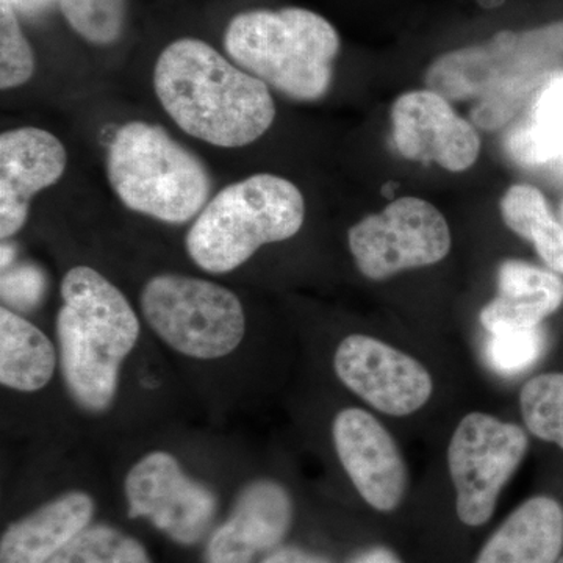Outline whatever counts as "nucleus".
Listing matches in <instances>:
<instances>
[{
  "label": "nucleus",
  "mask_w": 563,
  "mask_h": 563,
  "mask_svg": "<svg viewBox=\"0 0 563 563\" xmlns=\"http://www.w3.org/2000/svg\"><path fill=\"white\" fill-rule=\"evenodd\" d=\"M154 91L181 131L222 150L250 146L276 120L268 85L198 38L176 40L162 51Z\"/></svg>",
  "instance_id": "f257e3e1"
},
{
  "label": "nucleus",
  "mask_w": 563,
  "mask_h": 563,
  "mask_svg": "<svg viewBox=\"0 0 563 563\" xmlns=\"http://www.w3.org/2000/svg\"><path fill=\"white\" fill-rule=\"evenodd\" d=\"M561 74L563 22L525 33L501 32L481 46L448 52L432 63L426 84L451 101L476 99L472 121L495 131Z\"/></svg>",
  "instance_id": "f03ea898"
},
{
  "label": "nucleus",
  "mask_w": 563,
  "mask_h": 563,
  "mask_svg": "<svg viewBox=\"0 0 563 563\" xmlns=\"http://www.w3.org/2000/svg\"><path fill=\"white\" fill-rule=\"evenodd\" d=\"M224 49L235 65L282 95L318 101L331 88L340 36L314 11L250 10L229 22Z\"/></svg>",
  "instance_id": "7ed1b4c3"
},
{
  "label": "nucleus",
  "mask_w": 563,
  "mask_h": 563,
  "mask_svg": "<svg viewBox=\"0 0 563 563\" xmlns=\"http://www.w3.org/2000/svg\"><path fill=\"white\" fill-rule=\"evenodd\" d=\"M306 220V201L292 181L252 174L222 188L185 235V251L202 272L228 274L266 244L292 239Z\"/></svg>",
  "instance_id": "20e7f679"
},
{
  "label": "nucleus",
  "mask_w": 563,
  "mask_h": 563,
  "mask_svg": "<svg viewBox=\"0 0 563 563\" xmlns=\"http://www.w3.org/2000/svg\"><path fill=\"white\" fill-rule=\"evenodd\" d=\"M106 169L122 206L165 224L196 220L211 199L213 184L202 158L151 122H125L114 133Z\"/></svg>",
  "instance_id": "39448f33"
},
{
  "label": "nucleus",
  "mask_w": 563,
  "mask_h": 563,
  "mask_svg": "<svg viewBox=\"0 0 563 563\" xmlns=\"http://www.w3.org/2000/svg\"><path fill=\"white\" fill-rule=\"evenodd\" d=\"M140 309L166 346L195 361H218L239 350L246 335L242 299L202 277L165 273L140 292Z\"/></svg>",
  "instance_id": "423d86ee"
},
{
  "label": "nucleus",
  "mask_w": 563,
  "mask_h": 563,
  "mask_svg": "<svg viewBox=\"0 0 563 563\" xmlns=\"http://www.w3.org/2000/svg\"><path fill=\"white\" fill-rule=\"evenodd\" d=\"M528 448V435L515 422L483 412L462 418L448 446V468L463 525L479 528L490 521L499 495L520 468Z\"/></svg>",
  "instance_id": "0eeeda50"
},
{
  "label": "nucleus",
  "mask_w": 563,
  "mask_h": 563,
  "mask_svg": "<svg viewBox=\"0 0 563 563\" xmlns=\"http://www.w3.org/2000/svg\"><path fill=\"white\" fill-rule=\"evenodd\" d=\"M358 272L385 280L442 262L451 251V231L439 209L420 198H399L347 231Z\"/></svg>",
  "instance_id": "6e6552de"
},
{
  "label": "nucleus",
  "mask_w": 563,
  "mask_h": 563,
  "mask_svg": "<svg viewBox=\"0 0 563 563\" xmlns=\"http://www.w3.org/2000/svg\"><path fill=\"white\" fill-rule=\"evenodd\" d=\"M124 493L132 518H146L185 547L202 540L217 514L213 493L188 477L166 451L141 457L125 476Z\"/></svg>",
  "instance_id": "1a4fd4ad"
},
{
  "label": "nucleus",
  "mask_w": 563,
  "mask_h": 563,
  "mask_svg": "<svg viewBox=\"0 0 563 563\" xmlns=\"http://www.w3.org/2000/svg\"><path fill=\"white\" fill-rule=\"evenodd\" d=\"M333 369L347 390L377 412L407 417L431 399V373L406 352L374 336L352 333L333 354Z\"/></svg>",
  "instance_id": "9d476101"
},
{
  "label": "nucleus",
  "mask_w": 563,
  "mask_h": 563,
  "mask_svg": "<svg viewBox=\"0 0 563 563\" xmlns=\"http://www.w3.org/2000/svg\"><path fill=\"white\" fill-rule=\"evenodd\" d=\"M332 439L352 485L377 512L398 509L409 473L398 443L374 415L347 407L332 422Z\"/></svg>",
  "instance_id": "9b49d317"
},
{
  "label": "nucleus",
  "mask_w": 563,
  "mask_h": 563,
  "mask_svg": "<svg viewBox=\"0 0 563 563\" xmlns=\"http://www.w3.org/2000/svg\"><path fill=\"white\" fill-rule=\"evenodd\" d=\"M393 141L402 157L435 162L451 173L472 168L481 139L472 122L432 90L404 92L391 107Z\"/></svg>",
  "instance_id": "f8f14e48"
},
{
  "label": "nucleus",
  "mask_w": 563,
  "mask_h": 563,
  "mask_svg": "<svg viewBox=\"0 0 563 563\" xmlns=\"http://www.w3.org/2000/svg\"><path fill=\"white\" fill-rule=\"evenodd\" d=\"M68 166L65 144L40 128H18L0 135V239L24 228L33 196L62 179Z\"/></svg>",
  "instance_id": "ddd939ff"
},
{
  "label": "nucleus",
  "mask_w": 563,
  "mask_h": 563,
  "mask_svg": "<svg viewBox=\"0 0 563 563\" xmlns=\"http://www.w3.org/2000/svg\"><path fill=\"white\" fill-rule=\"evenodd\" d=\"M62 306L81 328L125 361L140 340L139 314L124 292L98 269L77 265L60 282Z\"/></svg>",
  "instance_id": "4468645a"
},
{
  "label": "nucleus",
  "mask_w": 563,
  "mask_h": 563,
  "mask_svg": "<svg viewBox=\"0 0 563 563\" xmlns=\"http://www.w3.org/2000/svg\"><path fill=\"white\" fill-rule=\"evenodd\" d=\"M58 365L73 401L84 412H109L120 388L122 362L60 307L55 318Z\"/></svg>",
  "instance_id": "2eb2a0df"
},
{
  "label": "nucleus",
  "mask_w": 563,
  "mask_h": 563,
  "mask_svg": "<svg viewBox=\"0 0 563 563\" xmlns=\"http://www.w3.org/2000/svg\"><path fill=\"white\" fill-rule=\"evenodd\" d=\"M95 510V499L81 490L51 499L5 529L0 540V563H49L90 526Z\"/></svg>",
  "instance_id": "dca6fc26"
},
{
  "label": "nucleus",
  "mask_w": 563,
  "mask_h": 563,
  "mask_svg": "<svg viewBox=\"0 0 563 563\" xmlns=\"http://www.w3.org/2000/svg\"><path fill=\"white\" fill-rule=\"evenodd\" d=\"M563 303V280L521 261H506L498 269V296L481 312L488 332L539 328Z\"/></svg>",
  "instance_id": "f3484780"
},
{
  "label": "nucleus",
  "mask_w": 563,
  "mask_h": 563,
  "mask_svg": "<svg viewBox=\"0 0 563 563\" xmlns=\"http://www.w3.org/2000/svg\"><path fill=\"white\" fill-rule=\"evenodd\" d=\"M562 551V504L540 495L520 504L503 521L474 563H555Z\"/></svg>",
  "instance_id": "a211bd4d"
},
{
  "label": "nucleus",
  "mask_w": 563,
  "mask_h": 563,
  "mask_svg": "<svg viewBox=\"0 0 563 563\" xmlns=\"http://www.w3.org/2000/svg\"><path fill=\"white\" fill-rule=\"evenodd\" d=\"M58 363V347L38 325L7 307L0 309L2 387L20 393L43 390L54 377Z\"/></svg>",
  "instance_id": "6ab92c4d"
},
{
  "label": "nucleus",
  "mask_w": 563,
  "mask_h": 563,
  "mask_svg": "<svg viewBox=\"0 0 563 563\" xmlns=\"http://www.w3.org/2000/svg\"><path fill=\"white\" fill-rule=\"evenodd\" d=\"M506 151L529 168L553 166L563 157V74L533 96L523 120L507 133Z\"/></svg>",
  "instance_id": "aec40b11"
},
{
  "label": "nucleus",
  "mask_w": 563,
  "mask_h": 563,
  "mask_svg": "<svg viewBox=\"0 0 563 563\" xmlns=\"http://www.w3.org/2000/svg\"><path fill=\"white\" fill-rule=\"evenodd\" d=\"M292 517L295 507L287 488L273 479H255L236 496L231 520L258 553L285 539Z\"/></svg>",
  "instance_id": "412c9836"
},
{
  "label": "nucleus",
  "mask_w": 563,
  "mask_h": 563,
  "mask_svg": "<svg viewBox=\"0 0 563 563\" xmlns=\"http://www.w3.org/2000/svg\"><path fill=\"white\" fill-rule=\"evenodd\" d=\"M501 214L510 231L533 244L551 272L563 274V228L542 191L531 185H514L503 196Z\"/></svg>",
  "instance_id": "4be33fe9"
},
{
  "label": "nucleus",
  "mask_w": 563,
  "mask_h": 563,
  "mask_svg": "<svg viewBox=\"0 0 563 563\" xmlns=\"http://www.w3.org/2000/svg\"><path fill=\"white\" fill-rule=\"evenodd\" d=\"M49 563H152L146 548L106 525L88 526Z\"/></svg>",
  "instance_id": "5701e85b"
},
{
  "label": "nucleus",
  "mask_w": 563,
  "mask_h": 563,
  "mask_svg": "<svg viewBox=\"0 0 563 563\" xmlns=\"http://www.w3.org/2000/svg\"><path fill=\"white\" fill-rule=\"evenodd\" d=\"M520 409L532 435L563 450V373H544L529 379L521 387Z\"/></svg>",
  "instance_id": "b1692460"
},
{
  "label": "nucleus",
  "mask_w": 563,
  "mask_h": 563,
  "mask_svg": "<svg viewBox=\"0 0 563 563\" xmlns=\"http://www.w3.org/2000/svg\"><path fill=\"white\" fill-rule=\"evenodd\" d=\"M58 7L69 27L96 46H110L124 32L128 0H58Z\"/></svg>",
  "instance_id": "393cba45"
},
{
  "label": "nucleus",
  "mask_w": 563,
  "mask_h": 563,
  "mask_svg": "<svg viewBox=\"0 0 563 563\" xmlns=\"http://www.w3.org/2000/svg\"><path fill=\"white\" fill-rule=\"evenodd\" d=\"M35 74V54L10 0H0V88L14 90Z\"/></svg>",
  "instance_id": "a878e982"
},
{
  "label": "nucleus",
  "mask_w": 563,
  "mask_h": 563,
  "mask_svg": "<svg viewBox=\"0 0 563 563\" xmlns=\"http://www.w3.org/2000/svg\"><path fill=\"white\" fill-rule=\"evenodd\" d=\"M485 344V358L495 372L517 374L536 365L544 351L542 329H515L490 333Z\"/></svg>",
  "instance_id": "bb28decb"
},
{
  "label": "nucleus",
  "mask_w": 563,
  "mask_h": 563,
  "mask_svg": "<svg viewBox=\"0 0 563 563\" xmlns=\"http://www.w3.org/2000/svg\"><path fill=\"white\" fill-rule=\"evenodd\" d=\"M255 554V548L229 518L211 533L206 559L207 563H252Z\"/></svg>",
  "instance_id": "cd10ccee"
},
{
  "label": "nucleus",
  "mask_w": 563,
  "mask_h": 563,
  "mask_svg": "<svg viewBox=\"0 0 563 563\" xmlns=\"http://www.w3.org/2000/svg\"><path fill=\"white\" fill-rule=\"evenodd\" d=\"M262 563H329L320 555L307 553L299 548H284L266 558Z\"/></svg>",
  "instance_id": "c85d7f7f"
},
{
  "label": "nucleus",
  "mask_w": 563,
  "mask_h": 563,
  "mask_svg": "<svg viewBox=\"0 0 563 563\" xmlns=\"http://www.w3.org/2000/svg\"><path fill=\"white\" fill-rule=\"evenodd\" d=\"M352 563H402V561L388 548L374 547L358 555Z\"/></svg>",
  "instance_id": "c756f323"
},
{
  "label": "nucleus",
  "mask_w": 563,
  "mask_h": 563,
  "mask_svg": "<svg viewBox=\"0 0 563 563\" xmlns=\"http://www.w3.org/2000/svg\"><path fill=\"white\" fill-rule=\"evenodd\" d=\"M11 2V5H24V7H32L33 3H43V2H46V0H10Z\"/></svg>",
  "instance_id": "7c9ffc66"
},
{
  "label": "nucleus",
  "mask_w": 563,
  "mask_h": 563,
  "mask_svg": "<svg viewBox=\"0 0 563 563\" xmlns=\"http://www.w3.org/2000/svg\"><path fill=\"white\" fill-rule=\"evenodd\" d=\"M554 172H558L563 177V157L559 158L553 165Z\"/></svg>",
  "instance_id": "2f4dec72"
},
{
  "label": "nucleus",
  "mask_w": 563,
  "mask_h": 563,
  "mask_svg": "<svg viewBox=\"0 0 563 563\" xmlns=\"http://www.w3.org/2000/svg\"><path fill=\"white\" fill-rule=\"evenodd\" d=\"M555 563H563V555H561V559H559V561Z\"/></svg>",
  "instance_id": "473e14b6"
}]
</instances>
